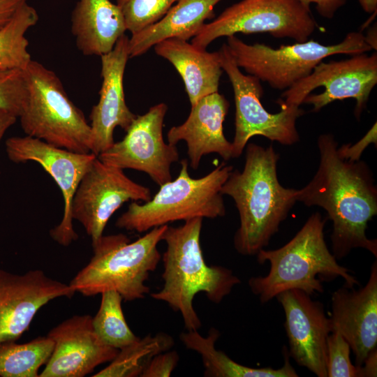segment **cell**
<instances>
[{
    "label": "cell",
    "instance_id": "6da1fadb",
    "mask_svg": "<svg viewBox=\"0 0 377 377\" xmlns=\"http://www.w3.org/2000/svg\"><path fill=\"white\" fill-rule=\"evenodd\" d=\"M318 147V170L305 186L296 189V200L327 212L333 223L332 249L337 259L356 248L376 257L377 241L366 235L368 222L377 214V188L370 168L364 161L341 156L331 134L320 135Z\"/></svg>",
    "mask_w": 377,
    "mask_h": 377
},
{
    "label": "cell",
    "instance_id": "7a4b0ae2",
    "mask_svg": "<svg viewBox=\"0 0 377 377\" xmlns=\"http://www.w3.org/2000/svg\"><path fill=\"white\" fill-rule=\"evenodd\" d=\"M279 158L272 145L248 144L242 171L232 170L221 187V194L230 196L238 210L233 244L241 255L256 256L266 247L297 202L296 189L278 180Z\"/></svg>",
    "mask_w": 377,
    "mask_h": 377
},
{
    "label": "cell",
    "instance_id": "3957f363",
    "mask_svg": "<svg viewBox=\"0 0 377 377\" xmlns=\"http://www.w3.org/2000/svg\"><path fill=\"white\" fill-rule=\"evenodd\" d=\"M202 219L194 218L177 227L168 226L162 238L166 244L162 257L163 286L150 295L179 312L188 331L198 330L202 325L193 304L196 294L204 293L209 301L219 304L241 283L231 269L207 265L200 246Z\"/></svg>",
    "mask_w": 377,
    "mask_h": 377
},
{
    "label": "cell",
    "instance_id": "277c9868",
    "mask_svg": "<svg viewBox=\"0 0 377 377\" xmlns=\"http://www.w3.org/2000/svg\"><path fill=\"white\" fill-rule=\"evenodd\" d=\"M326 221L316 212L285 245L274 250L263 249L256 254L258 263L270 264L267 275L251 277L248 282L251 291L262 304L288 290H300L311 296L322 293L321 281H330L338 277L349 288L360 284L351 271L339 265L328 249L324 237Z\"/></svg>",
    "mask_w": 377,
    "mask_h": 377
},
{
    "label": "cell",
    "instance_id": "5b68a950",
    "mask_svg": "<svg viewBox=\"0 0 377 377\" xmlns=\"http://www.w3.org/2000/svg\"><path fill=\"white\" fill-rule=\"evenodd\" d=\"M167 227L154 228L133 242L124 234L103 235L69 285L86 297L114 290L126 302L144 298L150 291L145 283L161 260L157 246Z\"/></svg>",
    "mask_w": 377,
    "mask_h": 377
},
{
    "label": "cell",
    "instance_id": "8992f818",
    "mask_svg": "<svg viewBox=\"0 0 377 377\" xmlns=\"http://www.w3.org/2000/svg\"><path fill=\"white\" fill-rule=\"evenodd\" d=\"M177 178L160 186V189L143 204L133 202L117 220L116 226L144 232L176 221L194 218L224 216L226 207L221 189L233 170L221 163L204 177L194 179L188 173L186 159L180 162Z\"/></svg>",
    "mask_w": 377,
    "mask_h": 377
},
{
    "label": "cell",
    "instance_id": "52a82bcc",
    "mask_svg": "<svg viewBox=\"0 0 377 377\" xmlns=\"http://www.w3.org/2000/svg\"><path fill=\"white\" fill-rule=\"evenodd\" d=\"M23 72L26 98L19 118L24 133L59 148L90 153V124L57 74L34 60Z\"/></svg>",
    "mask_w": 377,
    "mask_h": 377
},
{
    "label": "cell",
    "instance_id": "ba28073f",
    "mask_svg": "<svg viewBox=\"0 0 377 377\" xmlns=\"http://www.w3.org/2000/svg\"><path fill=\"white\" fill-rule=\"evenodd\" d=\"M226 45L239 68L279 90H286L308 76L328 57L372 50L361 31L349 32L341 42L331 45L311 40L273 48L262 43L247 44L235 35L227 37Z\"/></svg>",
    "mask_w": 377,
    "mask_h": 377
},
{
    "label": "cell",
    "instance_id": "9c48e42d",
    "mask_svg": "<svg viewBox=\"0 0 377 377\" xmlns=\"http://www.w3.org/2000/svg\"><path fill=\"white\" fill-rule=\"evenodd\" d=\"M316 27L309 7L298 0H242L205 24L191 43L206 49L214 40L237 33H269L301 43Z\"/></svg>",
    "mask_w": 377,
    "mask_h": 377
},
{
    "label": "cell",
    "instance_id": "30bf717a",
    "mask_svg": "<svg viewBox=\"0 0 377 377\" xmlns=\"http://www.w3.org/2000/svg\"><path fill=\"white\" fill-rule=\"evenodd\" d=\"M376 83V52L355 54L341 61H321L308 76L285 90L278 103L281 108L310 104L313 112H318L334 101L354 98V113L359 119Z\"/></svg>",
    "mask_w": 377,
    "mask_h": 377
},
{
    "label": "cell",
    "instance_id": "8fae6325",
    "mask_svg": "<svg viewBox=\"0 0 377 377\" xmlns=\"http://www.w3.org/2000/svg\"><path fill=\"white\" fill-rule=\"evenodd\" d=\"M223 71L227 74L234 92L235 133L232 142V158L240 156L250 138L262 135L283 145H292L300 140L297 119L304 114L300 107H281L279 112H269L260 98L263 88L260 80L244 75L234 61L226 44L218 51Z\"/></svg>",
    "mask_w": 377,
    "mask_h": 377
},
{
    "label": "cell",
    "instance_id": "7c38bea8",
    "mask_svg": "<svg viewBox=\"0 0 377 377\" xmlns=\"http://www.w3.org/2000/svg\"><path fill=\"white\" fill-rule=\"evenodd\" d=\"M150 188L128 178L124 170L96 157L82 177L73 198L71 216L84 227L92 245L103 235L112 214L129 200L147 202Z\"/></svg>",
    "mask_w": 377,
    "mask_h": 377
},
{
    "label": "cell",
    "instance_id": "4fadbf2b",
    "mask_svg": "<svg viewBox=\"0 0 377 377\" xmlns=\"http://www.w3.org/2000/svg\"><path fill=\"white\" fill-rule=\"evenodd\" d=\"M167 110V105L161 103L144 114L136 115L124 138L100 153L98 158L122 170L145 172L159 186L172 180L170 167L179 156L177 146L163 140Z\"/></svg>",
    "mask_w": 377,
    "mask_h": 377
},
{
    "label": "cell",
    "instance_id": "5bb4252c",
    "mask_svg": "<svg viewBox=\"0 0 377 377\" xmlns=\"http://www.w3.org/2000/svg\"><path fill=\"white\" fill-rule=\"evenodd\" d=\"M5 145L11 161L38 163L60 188L64 202V214L50 235L60 245L69 246L78 237L73 226V198L82 177L97 156L91 152L78 153L59 148L27 135L9 138Z\"/></svg>",
    "mask_w": 377,
    "mask_h": 377
},
{
    "label": "cell",
    "instance_id": "9a60e30c",
    "mask_svg": "<svg viewBox=\"0 0 377 377\" xmlns=\"http://www.w3.org/2000/svg\"><path fill=\"white\" fill-rule=\"evenodd\" d=\"M75 291L41 269L15 274L0 269V343L16 341L29 329L40 309Z\"/></svg>",
    "mask_w": 377,
    "mask_h": 377
},
{
    "label": "cell",
    "instance_id": "2e32d148",
    "mask_svg": "<svg viewBox=\"0 0 377 377\" xmlns=\"http://www.w3.org/2000/svg\"><path fill=\"white\" fill-rule=\"evenodd\" d=\"M276 298L285 314L290 357L318 377H327V339L332 324L323 304L297 289L282 292Z\"/></svg>",
    "mask_w": 377,
    "mask_h": 377
},
{
    "label": "cell",
    "instance_id": "e0dca14e",
    "mask_svg": "<svg viewBox=\"0 0 377 377\" xmlns=\"http://www.w3.org/2000/svg\"><path fill=\"white\" fill-rule=\"evenodd\" d=\"M47 336L53 341L54 349L40 377H83L111 362L119 351L100 340L89 315L73 316Z\"/></svg>",
    "mask_w": 377,
    "mask_h": 377
},
{
    "label": "cell",
    "instance_id": "ac0fdd59",
    "mask_svg": "<svg viewBox=\"0 0 377 377\" xmlns=\"http://www.w3.org/2000/svg\"><path fill=\"white\" fill-rule=\"evenodd\" d=\"M128 40L124 34L110 52L101 56L103 81L99 100L89 114L91 152L96 156L114 144L116 127L126 131L136 117L127 106L124 91V75L130 58Z\"/></svg>",
    "mask_w": 377,
    "mask_h": 377
},
{
    "label": "cell",
    "instance_id": "d6986e66",
    "mask_svg": "<svg viewBox=\"0 0 377 377\" xmlns=\"http://www.w3.org/2000/svg\"><path fill=\"white\" fill-rule=\"evenodd\" d=\"M332 332L349 343L355 365L360 367L377 346V263L371 267L367 283L359 289L343 286L331 297Z\"/></svg>",
    "mask_w": 377,
    "mask_h": 377
},
{
    "label": "cell",
    "instance_id": "ffe728a7",
    "mask_svg": "<svg viewBox=\"0 0 377 377\" xmlns=\"http://www.w3.org/2000/svg\"><path fill=\"white\" fill-rule=\"evenodd\" d=\"M230 104L218 92L207 95L191 106L186 121L168 132V142H186L190 166L196 170L203 156L216 153L224 161L232 158V145L223 133V121Z\"/></svg>",
    "mask_w": 377,
    "mask_h": 377
},
{
    "label": "cell",
    "instance_id": "44dd1931",
    "mask_svg": "<svg viewBox=\"0 0 377 377\" xmlns=\"http://www.w3.org/2000/svg\"><path fill=\"white\" fill-rule=\"evenodd\" d=\"M154 47L180 75L191 106L202 97L219 91L223 73L219 52H209L176 38L162 40Z\"/></svg>",
    "mask_w": 377,
    "mask_h": 377
},
{
    "label": "cell",
    "instance_id": "7402d4cb",
    "mask_svg": "<svg viewBox=\"0 0 377 377\" xmlns=\"http://www.w3.org/2000/svg\"><path fill=\"white\" fill-rule=\"evenodd\" d=\"M126 30L123 14L110 0H78L71 15V32L86 56L110 52Z\"/></svg>",
    "mask_w": 377,
    "mask_h": 377
},
{
    "label": "cell",
    "instance_id": "603a6c76",
    "mask_svg": "<svg viewBox=\"0 0 377 377\" xmlns=\"http://www.w3.org/2000/svg\"><path fill=\"white\" fill-rule=\"evenodd\" d=\"M222 0H177L157 22L131 35L128 40L129 57L145 54L165 39L188 40L193 38L214 16V8Z\"/></svg>",
    "mask_w": 377,
    "mask_h": 377
},
{
    "label": "cell",
    "instance_id": "cb8c5ba5",
    "mask_svg": "<svg viewBox=\"0 0 377 377\" xmlns=\"http://www.w3.org/2000/svg\"><path fill=\"white\" fill-rule=\"evenodd\" d=\"M220 336L219 332L211 328L205 337L198 330L188 331L180 334L184 346L200 355L205 367V376L209 377H297L298 374L290 363L287 346L283 347L284 363L278 369L272 367L253 368L238 363L224 352L215 348Z\"/></svg>",
    "mask_w": 377,
    "mask_h": 377
},
{
    "label": "cell",
    "instance_id": "d4e9b609",
    "mask_svg": "<svg viewBox=\"0 0 377 377\" xmlns=\"http://www.w3.org/2000/svg\"><path fill=\"white\" fill-rule=\"evenodd\" d=\"M174 339L168 334L160 332L138 338L130 345L119 349L110 364L94 377L140 376L151 360L157 354L170 350Z\"/></svg>",
    "mask_w": 377,
    "mask_h": 377
},
{
    "label": "cell",
    "instance_id": "484cf974",
    "mask_svg": "<svg viewBox=\"0 0 377 377\" xmlns=\"http://www.w3.org/2000/svg\"><path fill=\"white\" fill-rule=\"evenodd\" d=\"M38 21L36 10L25 2L0 29V70L26 68L32 60L26 33Z\"/></svg>",
    "mask_w": 377,
    "mask_h": 377
},
{
    "label": "cell",
    "instance_id": "4316f807",
    "mask_svg": "<svg viewBox=\"0 0 377 377\" xmlns=\"http://www.w3.org/2000/svg\"><path fill=\"white\" fill-rule=\"evenodd\" d=\"M54 342L47 336L24 343H0V377H38V371L49 360Z\"/></svg>",
    "mask_w": 377,
    "mask_h": 377
},
{
    "label": "cell",
    "instance_id": "83f0119b",
    "mask_svg": "<svg viewBox=\"0 0 377 377\" xmlns=\"http://www.w3.org/2000/svg\"><path fill=\"white\" fill-rule=\"evenodd\" d=\"M122 300V297L117 291L102 293L99 309L92 317V326L100 340L118 350L139 338L126 321L121 306Z\"/></svg>",
    "mask_w": 377,
    "mask_h": 377
},
{
    "label": "cell",
    "instance_id": "f1b7e54d",
    "mask_svg": "<svg viewBox=\"0 0 377 377\" xmlns=\"http://www.w3.org/2000/svg\"><path fill=\"white\" fill-rule=\"evenodd\" d=\"M177 0H117L131 35L160 20Z\"/></svg>",
    "mask_w": 377,
    "mask_h": 377
},
{
    "label": "cell",
    "instance_id": "f546056e",
    "mask_svg": "<svg viewBox=\"0 0 377 377\" xmlns=\"http://www.w3.org/2000/svg\"><path fill=\"white\" fill-rule=\"evenodd\" d=\"M350 350L339 332H330L327 339V377H360L359 367L350 360Z\"/></svg>",
    "mask_w": 377,
    "mask_h": 377
},
{
    "label": "cell",
    "instance_id": "4dcf8cb0",
    "mask_svg": "<svg viewBox=\"0 0 377 377\" xmlns=\"http://www.w3.org/2000/svg\"><path fill=\"white\" fill-rule=\"evenodd\" d=\"M26 98L23 70H0V110L19 117Z\"/></svg>",
    "mask_w": 377,
    "mask_h": 377
},
{
    "label": "cell",
    "instance_id": "1f68e13d",
    "mask_svg": "<svg viewBox=\"0 0 377 377\" xmlns=\"http://www.w3.org/2000/svg\"><path fill=\"white\" fill-rule=\"evenodd\" d=\"M179 358L175 350L158 353L151 360L140 377H168L176 368Z\"/></svg>",
    "mask_w": 377,
    "mask_h": 377
},
{
    "label": "cell",
    "instance_id": "d6a6232c",
    "mask_svg": "<svg viewBox=\"0 0 377 377\" xmlns=\"http://www.w3.org/2000/svg\"><path fill=\"white\" fill-rule=\"evenodd\" d=\"M376 142V124H375L372 128L368 131L365 136L360 140L358 143H356L353 146L350 145H344L341 147L338 148L339 153L344 158H348L350 161H357L360 157L357 155V149L363 151L364 149L369 145L371 142Z\"/></svg>",
    "mask_w": 377,
    "mask_h": 377
},
{
    "label": "cell",
    "instance_id": "836d02e7",
    "mask_svg": "<svg viewBox=\"0 0 377 377\" xmlns=\"http://www.w3.org/2000/svg\"><path fill=\"white\" fill-rule=\"evenodd\" d=\"M306 6L314 3L317 11L326 18H332L336 11L345 4L346 0H298Z\"/></svg>",
    "mask_w": 377,
    "mask_h": 377
},
{
    "label": "cell",
    "instance_id": "e575fe53",
    "mask_svg": "<svg viewBox=\"0 0 377 377\" xmlns=\"http://www.w3.org/2000/svg\"><path fill=\"white\" fill-rule=\"evenodd\" d=\"M27 0H0V29L13 17L17 9Z\"/></svg>",
    "mask_w": 377,
    "mask_h": 377
},
{
    "label": "cell",
    "instance_id": "d590c367",
    "mask_svg": "<svg viewBox=\"0 0 377 377\" xmlns=\"http://www.w3.org/2000/svg\"><path fill=\"white\" fill-rule=\"evenodd\" d=\"M360 368V377H374L377 375V350H372Z\"/></svg>",
    "mask_w": 377,
    "mask_h": 377
},
{
    "label": "cell",
    "instance_id": "8d00e7d4",
    "mask_svg": "<svg viewBox=\"0 0 377 377\" xmlns=\"http://www.w3.org/2000/svg\"><path fill=\"white\" fill-rule=\"evenodd\" d=\"M17 119L14 114L0 110V142L8 128L16 122Z\"/></svg>",
    "mask_w": 377,
    "mask_h": 377
},
{
    "label": "cell",
    "instance_id": "74e56055",
    "mask_svg": "<svg viewBox=\"0 0 377 377\" xmlns=\"http://www.w3.org/2000/svg\"><path fill=\"white\" fill-rule=\"evenodd\" d=\"M376 32V26L375 25L367 31V36H364L365 40L367 44L371 47V49H374L375 50L377 49Z\"/></svg>",
    "mask_w": 377,
    "mask_h": 377
},
{
    "label": "cell",
    "instance_id": "f35d334b",
    "mask_svg": "<svg viewBox=\"0 0 377 377\" xmlns=\"http://www.w3.org/2000/svg\"><path fill=\"white\" fill-rule=\"evenodd\" d=\"M362 9L368 13H376L377 9V0H358Z\"/></svg>",
    "mask_w": 377,
    "mask_h": 377
}]
</instances>
